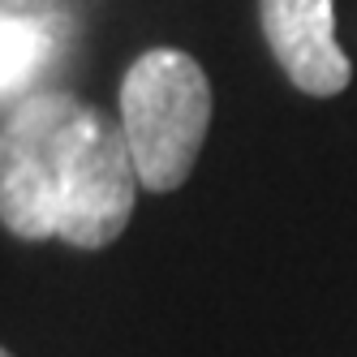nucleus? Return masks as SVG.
Listing matches in <instances>:
<instances>
[{
	"label": "nucleus",
	"instance_id": "1",
	"mask_svg": "<svg viewBox=\"0 0 357 357\" xmlns=\"http://www.w3.org/2000/svg\"><path fill=\"white\" fill-rule=\"evenodd\" d=\"M125 130L86 99L39 91L0 125V224L17 241L112 245L138 202Z\"/></svg>",
	"mask_w": 357,
	"mask_h": 357
},
{
	"label": "nucleus",
	"instance_id": "2",
	"mask_svg": "<svg viewBox=\"0 0 357 357\" xmlns=\"http://www.w3.org/2000/svg\"><path fill=\"white\" fill-rule=\"evenodd\" d=\"M121 130L151 194L181 190L211 130V82L181 47H151L121 82Z\"/></svg>",
	"mask_w": 357,
	"mask_h": 357
},
{
	"label": "nucleus",
	"instance_id": "3",
	"mask_svg": "<svg viewBox=\"0 0 357 357\" xmlns=\"http://www.w3.org/2000/svg\"><path fill=\"white\" fill-rule=\"evenodd\" d=\"M259 22L271 56L305 95H340L353 82V65L336 43L331 0H259Z\"/></svg>",
	"mask_w": 357,
	"mask_h": 357
},
{
	"label": "nucleus",
	"instance_id": "4",
	"mask_svg": "<svg viewBox=\"0 0 357 357\" xmlns=\"http://www.w3.org/2000/svg\"><path fill=\"white\" fill-rule=\"evenodd\" d=\"M52 26L39 13H17L0 9V95L17 91L43 69L47 52H52Z\"/></svg>",
	"mask_w": 357,
	"mask_h": 357
},
{
	"label": "nucleus",
	"instance_id": "5",
	"mask_svg": "<svg viewBox=\"0 0 357 357\" xmlns=\"http://www.w3.org/2000/svg\"><path fill=\"white\" fill-rule=\"evenodd\" d=\"M0 357H13V353H9V349H0Z\"/></svg>",
	"mask_w": 357,
	"mask_h": 357
}]
</instances>
